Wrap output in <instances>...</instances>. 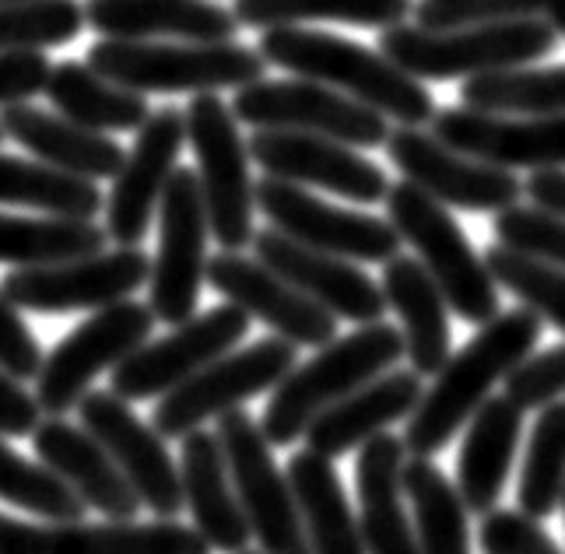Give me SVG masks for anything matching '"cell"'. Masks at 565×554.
Returning a JSON list of instances; mask_svg holds the SVG:
<instances>
[{
	"mask_svg": "<svg viewBox=\"0 0 565 554\" xmlns=\"http://www.w3.org/2000/svg\"><path fill=\"white\" fill-rule=\"evenodd\" d=\"M88 67L130 92H218L246 88L267 77L260 50L225 43H151V39H103L88 50Z\"/></svg>",
	"mask_w": 565,
	"mask_h": 554,
	"instance_id": "5",
	"label": "cell"
},
{
	"mask_svg": "<svg viewBox=\"0 0 565 554\" xmlns=\"http://www.w3.org/2000/svg\"><path fill=\"white\" fill-rule=\"evenodd\" d=\"M407 460L404 439L397 435H373L362 443L359 464H355V488L362 505V544L365 554H418L415 526L407 520L401 502V470Z\"/></svg>",
	"mask_w": 565,
	"mask_h": 554,
	"instance_id": "30",
	"label": "cell"
},
{
	"mask_svg": "<svg viewBox=\"0 0 565 554\" xmlns=\"http://www.w3.org/2000/svg\"><path fill=\"white\" fill-rule=\"evenodd\" d=\"M541 14H544V22L552 25L555 35H565V0H544Z\"/></svg>",
	"mask_w": 565,
	"mask_h": 554,
	"instance_id": "51",
	"label": "cell"
},
{
	"mask_svg": "<svg viewBox=\"0 0 565 554\" xmlns=\"http://www.w3.org/2000/svg\"><path fill=\"white\" fill-rule=\"evenodd\" d=\"M505 397L520 411H541L565 397V344H555L541 354H527L505 375Z\"/></svg>",
	"mask_w": 565,
	"mask_h": 554,
	"instance_id": "45",
	"label": "cell"
},
{
	"mask_svg": "<svg viewBox=\"0 0 565 554\" xmlns=\"http://www.w3.org/2000/svg\"><path fill=\"white\" fill-rule=\"evenodd\" d=\"M291 369H296V344L285 338H264L243 351H228L177 390L162 393V404L151 414V428L162 439H183L207 418H222L225 411H236L257 393L275 390Z\"/></svg>",
	"mask_w": 565,
	"mask_h": 554,
	"instance_id": "9",
	"label": "cell"
},
{
	"mask_svg": "<svg viewBox=\"0 0 565 554\" xmlns=\"http://www.w3.org/2000/svg\"><path fill=\"white\" fill-rule=\"evenodd\" d=\"M386 222L397 228L401 243L418 253V264L439 285L446 306L467 323H489L499 316V285L492 281L484 256L475 253L471 239L454 222L450 207L433 201L415 183H394L386 190Z\"/></svg>",
	"mask_w": 565,
	"mask_h": 554,
	"instance_id": "6",
	"label": "cell"
},
{
	"mask_svg": "<svg viewBox=\"0 0 565 554\" xmlns=\"http://www.w3.org/2000/svg\"><path fill=\"white\" fill-rule=\"evenodd\" d=\"M288 484L296 494V509L313 554H365L362 530L344 484L334 470V460L306 449L288 460Z\"/></svg>",
	"mask_w": 565,
	"mask_h": 554,
	"instance_id": "32",
	"label": "cell"
},
{
	"mask_svg": "<svg viewBox=\"0 0 565 554\" xmlns=\"http://www.w3.org/2000/svg\"><path fill=\"white\" fill-rule=\"evenodd\" d=\"M460 103L481 113L505 116H565V64L562 67H510L463 82Z\"/></svg>",
	"mask_w": 565,
	"mask_h": 554,
	"instance_id": "37",
	"label": "cell"
},
{
	"mask_svg": "<svg viewBox=\"0 0 565 554\" xmlns=\"http://www.w3.org/2000/svg\"><path fill=\"white\" fill-rule=\"evenodd\" d=\"M151 277V260L138 246L103 249L77 260L18 267L11 270L0 291L14 309L29 312H77L124 302Z\"/></svg>",
	"mask_w": 565,
	"mask_h": 554,
	"instance_id": "13",
	"label": "cell"
},
{
	"mask_svg": "<svg viewBox=\"0 0 565 554\" xmlns=\"http://www.w3.org/2000/svg\"><path fill=\"white\" fill-rule=\"evenodd\" d=\"M218 443L236 484L239 505L246 512L249 533L257 537L264 554H313L296 509L288 473L275 464V452L264 428L243 407L225 411L218 418Z\"/></svg>",
	"mask_w": 565,
	"mask_h": 554,
	"instance_id": "8",
	"label": "cell"
},
{
	"mask_svg": "<svg viewBox=\"0 0 565 554\" xmlns=\"http://www.w3.org/2000/svg\"><path fill=\"white\" fill-rule=\"evenodd\" d=\"M0 130L22 145L35 162L67 175H82V180H113L127 162V151L113 137L74 124L61 113L35 109L32 103L4 106Z\"/></svg>",
	"mask_w": 565,
	"mask_h": 554,
	"instance_id": "27",
	"label": "cell"
},
{
	"mask_svg": "<svg viewBox=\"0 0 565 554\" xmlns=\"http://www.w3.org/2000/svg\"><path fill=\"white\" fill-rule=\"evenodd\" d=\"M484 267H489L492 281L527 306L541 323H552L565 333V270L531 260V256L513 253L505 246H492L484 253Z\"/></svg>",
	"mask_w": 565,
	"mask_h": 554,
	"instance_id": "42",
	"label": "cell"
},
{
	"mask_svg": "<svg viewBox=\"0 0 565 554\" xmlns=\"http://www.w3.org/2000/svg\"><path fill=\"white\" fill-rule=\"evenodd\" d=\"M46 98L61 116L99 134L141 130L151 116V106L145 103L141 92L113 85L103 74H95L88 64L77 61H64L50 71Z\"/></svg>",
	"mask_w": 565,
	"mask_h": 554,
	"instance_id": "33",
	"label": "cell"
},
{
	"mask_svg": "<svg viewBox=\"0 0 565 554\" xmlns=\"http://www.w3.org/2000/svg\"><path fill=\"white\" fill-rule=\"evenodd\" d=\"M204 277L232 306H239L246 316H257L296 348H323L338 338V316H330L260 260L222 249L214 260H207Z\"/></svg>",
	"mask_w": 565,
	"mask_h": 554,
	"instance_id": "20",
	"label": "cell"
},
{
	"mask_svg": "<svg viewBox=\"0 0 565 554\" xmlns=\"http://www.w3.org/2000/svg\"><path fill=\"white\" fill-rule=\"evenodd\" d=\"M88 29L106 39H183V43H225L243 25L236 14L211 0H88Z\"/></svg>",
	"mask_w": 565,
	"mask_h": 554,
	"instance_id": "28",
	"label": "cell"
},
{
	"mask_svg": "<svg viewBox=\"0 0 565 554\" xmlns=\"http://www.w3.org/2000/svg\"><path fill=\"white\" fill-rule=\"evenodd\" d=\"M253 193L267 222L309 249L334 253L355 264H386L401 253V235L386 217L334 207L306 187L275 180V175L260 180Z\"/></svg>",
	"mask_w": 565,
	"mask_h": 554,
	"instance_id": "14",
	"label": "cell"
},
{
	"mask_svg": "<svg viewBox=\"0 0 565 554\" xmlns=\"http://www.w3.org/2000/svg\"><path fill=\"white\" fill-rule=\"evenodd\" d=\"M239 554H264V551H239Z\"/></svg>",
	"mask_w": 565,
	"mask_h": 554,
	"instance_id": "53",
	"label": "cell"
},
{
	"mask_svg": "<svg viewBox=\"0 0 565 554\" xmlns=\"http://www.w3.org/2000/svg\"><path fill=\"white\" fill-rule=\"evenodd\" d=\"M39 464H46L56 478L67 481L88 509H99L113 523H134L141 512L138 491L130 488L124 470L113 464L103 443L85 428H74L64 418L39 422L32 432Z\"/></svg>",
	"mask_w": 565,
	"mask_h": 554,
	"instance_id": "24",
	"label": "cell"
},
{
	"mask_svg": "<svg viewBox=\"0 0 565 554\" xmlns=\"http://www.w3.org/2000/svg\"><path fill=\"white\" fill-rule=\"evenodd\" d=\"M544 0H418L415 18L428 32L513 22V18H534Z\"/></svg>",
	"mask_w": 565,
	"mask_h": 554,
	"instance_id": "44",
	"label": "cell"
},
{
	"mask_svg": "<svg viewBox=\"0 0 565 554\" xmlns=\"http://www.w3.org/2000/svg\"><path fill=\"white\" fill-rule=\"evenodd\" d=\"M236 22L246 29L341 22L359 29H390L412 14V0H236Z\"/></svg>",
	"mask_w": 565,
	"mask_h": 554,
	"instance_id": "38",
	"label": "cell"
},
{
	"mask_svg": "<svg viewBox=\"0 0 565 554\" xmlns=\"http://www.w3.org/2000/svg\"><path fill=\"white\" fill-rule=\"evenodd\" d=\"M523 435V411L505 397H489L475 418L467 422V435L460 446L457 460V488L463 505L484 516L492 512L505 491V478H510L516 446Z\"/></svg>",
	"mask_w": 565,
	"mask_h": 554,
	"instance_id": "31",
	"label": "cell"
},
{
	"mask_svg": "<svg viewBox=\"0 0 565 554\" xmlns=\"http://www.w3.org/2000/svg\"><path fill=\"white\" fill-rule=\"evenodd\" d=\"M495 239L505 249L565 270V217L562 214H552L537 204H531V207L513 204V207L499 211Z\"/></svg>",
	"mask_w": 565,
	"mask_h": 554,
	"instance_id": "43",
	"label": "cell"
},
{
	"mask_svg": "<svg viewBox=\"0 0 565 554\" xmlns=\"http://www.w3.org/2000/svg\"><path fill=\"white\" fill-rule=\"evenodd\" d=\"M85 8L74 0H4L0 4V53L50 50L77 39Z\"/></svg>",
	"mask_w": 565,
	"mask_h": 554,
	"instance_id": "41",
	"label": "cell"
},
{
	"mask_svg": "<svg viewBox=\"0 0 565 554\" xmlns=\"http://www.w3.org/2000/svg\"><path fill=\"white\" fill-rule=\"evenodd\" d=\"M383 148L394 169L404 172V180L425 190L443 207L499 214L505 207H513L523 193V183L510 169L478 162V158L443 145L433 130L401 127L386 137Z\"/></svg>",
	"mask_w": 565,
	"mask_h": 554,
	"instance_id": "15",
	"label": "cell"
},
{
	"mask_svg": "<svg viewBox=\"0 0 565 554\" xmlns=\"http://www.w3.org/2000/svg\"><path fill=\"white\" fill-rule=\"evenodd\" d=\"M249 330V316L239 306H218L204 316H190L169 338L141 344L113 369V393L130 401H151L186 383L214 359L236 348Z\"/></svg>",
	"mask_w": 565,
	"mask_h": 554,
	"instance_id": "16",
	"label": "cell"
},
{
	"mask_svg": "<svg viewBox=\"0 0 565 554\" xmlns=\"http://www.w3.org/2000/svg\"><path fill=\"white\" fill-rule=\"evenodd\" d=\"M77 411H82V428L103 443L113 464L138 491L141 505L159 520H177L183 512V484L162 435L148 428L113 390H88Z\"/></svg>",
	"mask_w": 565,
	"mask_h": 554,
	"instance_id": "17",
	"label": "cell"
},
{
	"mask_svg": "<svg viewBox=\"0 0 565 554\" xmlns=\"http://www.w3.org/2000/svg\"><path fill=\"white\" fill-rule=\"evenodd\" d=\"M0 499L50 523H82L85 502L46 464H29L0 435Z\"/></svg>",
	"mask_w": 565,
	"mask_h": 554,
	"instance_id": "40",
	"label": "cell"
},
{
	"mask_svg": "<svg viewBox=\"0 0 565 554\" xmlns=\"http://www.w3.org/2000/svg\"><path fill=\"white\" fill-rule=\"evenodd\" d=\"M0 4H4V0H0Z\"/></svg>",
	"mask_w": 565,
	"mask_h": 554,
	"instance_id": "55",
	"label": "cell"
},
{
	"mask_svg": "<svg viewBox=\"0 0 565 554\" xmlns=\"http://www.w3.org/2000/svg\"><path fill=\"white\" fill-rule=\"evenodd\" d=\"M383 299L397 312L404 333V354L418 375H436L450 359V306L439 285L418 264V256H394L383 264Z\"/></svg>",
	"mask_w": 565,
	"mask_h": 554,
	"instance_id": "29",
	"label": "cell"
},
{
	"mask_svg": "<svg viewBox=\"0 0 565 554\" xmlns=\"http://www.w3.org/2000/svg\"><path fill=\"white\" fill-rule=\"evenodd\" d=\"M183 120L186 141L198 155L207 232L225 253H239L253 243V207H257L249 180V145L243 141L232 106L214 92L193 95Z\"/></svg>",
	"mask_w": 565,
	"mask_h": 554,
	"instance_id": "7",
	"label": "cell"
},
{
	"mask_svg": "<svg viewBox=\"0 0 565 554\" xmlns=\"http://www.w3.org/2000/svg\"><path fill=\"white\" fill-rule=\"evenodd\" d=\"M565 491V404L555 401L537 411L534 432L527 443V457L520 467V512L531 520H548L562 505Z\"/></svg>",
	"mask_w": 565,
	"mask_h": 554,
	"instance_id": "39",
	"label": "cell"
},
{
	"mask_svg": "<svg viewBox=\"0 0 565 554\" xmlns=\"http://www.w3.org/2000/svg\"><path fill=\"white\" fill-rule=\"evenodd\" d=\"M401 488L412 499L418 554H471V509L463 505L460 488L428 460H404Z\"/></svg>",
	"mask_w": 565,
	"mask_h": 554,
	"instance_id": "34",
	"label": "cell"
},
{
	"mask_svg": "<svg viewBox=\"0 0 565 554\" xmlns=\"http://www.w3.org/2000/svg\"><path fill=\"white\" fill-rule=\"evenodd\" d=\"M249 158L275 180L320 187L359 204H380L390 190V175L383 166L369 162L352 145L330 141L320 134L257 130V137L249 141Z\"/></svg>",
	"mask_w": 565,
	"mask_h": 554,
	"instance_id": "18",
	"label": "cell"
},
{
	"mask_svg": "<svg viewBox=\"0 0 565 554\" xmlns=\"http://www.w3.org/2000/svg\"><path fill=\"white\" fill-rule=\"evenodd\" d=\"M43 422V407L29 390L14 380L11 372L0 369V435L4 439H29V435Z\"/></svg>",
	"mask_w": 565,
	"mask_h": 554,
	"instance_id": "49",
	"label": "cell"
},
{
	"mask_svg": "<svg viewBox=\"0 0 565 554\" xmlns=\"http://www.w3.org/2000/svg\"><path fill=\"white\" fill-rule=\"evenodd\" d=\"M154 330V312L141 302H113L95 309V316L74 327L67 338L43 359L35 375V401L50 418H64L82 404L92 380L106 369H116L130 351L148 344Z\"/></svg>",
	"mask_w": 565,
	"mask_h": 554,
	"instance_id": "11",
	"label": "cell"
},
{
	"mask_svg": "<svg viewBox=\"0 0 565 554\" xmlns=\"http://www.w3.org/2000/svg\"><path fill=\"white\" fill-rule=\"evenodd\" d=\"M232 116L257 130H296L320 134L352 148H383L390 120L373 106L348 98L320 82H253L232 98Z\"/></svg>",
	"mask_w": 565,
	"mask_h": 554,
	"instance_id": "10",
	"label": "cell"
},
{
	"mask_svg": "<svg viewBox=\"0 0 565 554\" xmlns=\"http://www.w3.org/2000/svg\"><path fill=\"white\" fill-rule=\"evenodd\" d=\"M555 32L544 18L463 25L428 32L422 25H390L380 35V53L418 82H454L492 71L527 67L555 50Z\"/></svg>",
	"mask_w": 565,
	"mask_h": 554,
	"instance_id": "4",
	"label": "cell"
},
{
	"mask_svg": "<svg viewBox=\"0 0 565 554\" xmlns=\"http://www.w3.org/2000/svg\"><path fill=\"white\" fill-rule=\"evenodd\" d=\"M422 375L415 369H394L369 380L344 401L330 404L306 428V443L327 460H338L373 435L386 432L394 422L407 418L422 401Z\"/></svg>",
	"mask_w": 565,
	"mask_h": 554,
	"instance_id": "26",
	"label": "cell"
},
{
	"mask_svg": "<svg viewBox=\"0 0 565 554\" xmlns=\"http://www.w3.org/2000/svg\"><path fill=\"white\" fill-rule=\"evenodd\" d=\"M433 134L443 145L499 169H565V116H505L481 109H439Z\"/></svg>",
	"mask_w": 565,
	"mask_h": 554,
	"instance_id": "22",
	"label": "cell"
},
{
	"mask_svg": "<svg viewBox=\"0 0 565 554\" xmlns=\"http://www.w3.org/2000/svg\"><path fill=\"white\" fill-rule=\"evenodd\" d=\"M253 253L264 267H270L288 285H296L317 306H323L338 320L352 323H380L386 312L383 288L369 277L355 260H344L334 253L309 249L288 239L278 228L253 232Z\"/></svg>",
	"mask_w": 565,
	"mask_h": 554,
	"instance_id": "23",
	"label": "cell"
},
{
	"mask_svg": "<svg viewBox=\"0 0 565 554\" xmlns=\"http://www.w3.org/2000/svg\"><path fill=\"white\" fill-rule=\"evenodd\" d=\"M541 330V316H534L527 306L499 312L489 323H481L475 338L446 359V365L436 372V383L407 414L404 449L412 457H436L439 449L450 446L454 435L492 397L495 383H502L534 351Z\"/></svg>",
	"mask_w": 565,
	"mask_h": 554,
	"instance_id": "1",
	"label": "cell"
},
{
	"mask_svg": "<svg viewBox=\"0 0 565 554\" xmlns=\"http://www.w3.org/2000/svg\"><path fill=\"white\" fill-rule=\"evenodd\" d=\"M523 193H527L537 207L565 217V169H537V172H531V180L523 183Z\"/></svg>",
	"mask_w": 565,
	"mask_h": 554,
	"instance_id": "50",
	"label": "cell"
},
{
	"mask_svg": "<svg viewBox=\"0 0 565 554\" xmlns=\"http://www.w3.org/2000/svg\"><path fill=\"white\" fill-rule=\"evenodd\" d=\"M186 141V120L180 109H154L138 130L134 151L113 175L106 201V232L116 246H141L151 217L162 204L169 175L177 172Z\"/></svg>",
	"mask_w": 565,
	"mask_h": 554,
	"instance_id": "19",
	"label": "cell"
},
{
	"mask_svg": "<svg viewBox=\"0 0 565 554\" xmlns=\"http://www.w3.org/2000/svg\"><path fill=\"white\" fill-rule=\"evenodd\" d=\"M0 554H211L193 526L159 523H25L0 516Z\"/></svg>",
	"mask_w": 565,
	"mask_h": 554,
	"instance_id": "21",
	"label": "cell"
},
{
	"mask_svg": "<svg viewBox=\"0 0 565 554\" xmlns=\"http://www.w3.org/2000/svg\"><path fill=\"white\" fill-rule=\"evenodd\" d=\"M257 50L267 64L359 98L401 127H425L436 116V98L418 77L401 71L380 50L359 46L352 39L302 25H275L264 29Z\"/></svg>",
	"mask_w": 565,
	"mask_h": 554,
	"instance_id": "2",
	"label": "cell"
},
{
	"mask_svg": "<svg viewBox=\"0 0 565 554\" xmlns=\"http://www.w3.org/2000/svg\"><path fill=\"white\" fill-rule=\"evenodd\" d=\"M0 204L32 207L56 217H95L103 211V190L95 187V180L0 155Z\"/></svg>",
	"mask_w": 565,
	"mask_h": 554,
	"instance_id": "36",
	"label": "cell"
},
{
	"mask_svg": "<svg viewBox=\"0 0 565 554\" xmlns=\"http://www.w3.org/2000/svg\"><path fill=\"white\" fill-rule=\"evenodd\" d=\"M159 253L151 264V295L148 306L154 320L169 327L186 323L190 316H198L201 299V281L207 270V211H204V193H201V175L198 169L177 166L169 175V187L159 204Z\"/></svg>",
	"mask_w": 565,
	"mask_h": 554,
	"instance_id": "12",
	"label": "cell"
},
{
	"mask_svg": "<svg viewBox=\"0 0 565 554\" xmlns=\"http://www.w3.org/2000/svg\"><path fill=\"white\" fill-rule=\"evenodd\" d=\"M0 141H4V130H0Z\"/></svg>",
	"mask_w": 565,
	"mask_h": 554,
	"instance_id": "54",
	"label": "cell"
},
{
	"mask_svg": "<svg viewBox=\"0 0 565 554\" xmlns=\"http://www.w3.org/2000/svg\"><path fill=\"white\" fill-rule=\"evenodd\" d=\"M109 232L92 217H18L0 214V264L43 267L103 253Z\"/></svg>",
	"mask_w": 565,
	"mask_h": 554,
	"instance_id": "35",
	"label": "cell"
},
{
	"mask_svg": "<svg viewBox=\"0 0 565 554\" xmlns=\"http://www.w3.org/2000/svg\"><path fill=\"white\" fill-rule=\"evenodd\" d=\"M478 544L484 554H562L537 520L513 509L484 512L478 526Z\"/></svg>",
	"mask_w": 565,
	"mask_h": 554,
	"instance_id": "46",
	"label": "cell"
},
{
	"mask_svg": "<svg viewBox=\"0 0 565 554\" xmlns=\"http://www.w3.org/2000/svg\"><path fill=\"white\" fill-rule=\"evenodd\" d=\"M0 369L11 372L14 380H35L43 369V351L32 338V330L18 316V309L0 291Z\"/></svg>",
	"mask_w": 565,
	"mask_h": 554,
	"instance_id": "47",
	"label": "cell"
},
{
	"mask_svg": "<svg viewBox=\"0 0 565 554\" xmlns=\"http://www.w3.org/2000/svg\"><path fill=\"white\" fill-rule=\"evenodd\" d=\"M404 359V333L390 323H365L348 338H334L317 359L291 369L275 386L264 411V435L270 446H291L306 435L309 422L330 404L344 401L369 380L390 372Z\"/></svg>",
	"mask_w": 565,
	"mask_h": 554,
	"instance_id": "3",
	"label": "cell"
},
{
	"mask_svg": "<svg viewBox=\"0 0 565 554\" xmlns=\"http://www.w3.org/2000/svg\"><path fill=\"white\" fill-rule=\"evenodd\" d=\"M180 484H183V505L193 516V530L207 541L211 551L239 554L249 547L253 533L239 505L236 484H232L225 449L214 432L193 428L190 435H183Z\"/></svg>",
	"mask_w": 565,
	"mask_h": 554,
	"instance_id": "25",
	"label": "cell"
},
{
	"mask_svg": "<svg viewBox=\"0 0 565 554\" xmlns=\"http://www.w3.org/2000/svg\"><path fill=\"white\" fill-rule=\"evenodd\" d=\"M562 516H565V491H562Z\"/></svg>",
	"mask_w": 565,
	"mask_h": 554,
	"instance_id": "52",
	"label": "cell"
},
{
	"mask_svg": "<svg viewBox=\"0 0 565 554\" xmlns=\"http://www.w3.org/2000/svg\"><path fill=\"white\" fill-rule=\"evenodd\" d=\"M50 61L39 50L0 53V106L32 103V95L46 92Z\"/></svg>",
	"mask_w": 565,
	"mask_h": 554,
	"instance_id": "48",
	"label": "cell"
}]
</instances>
